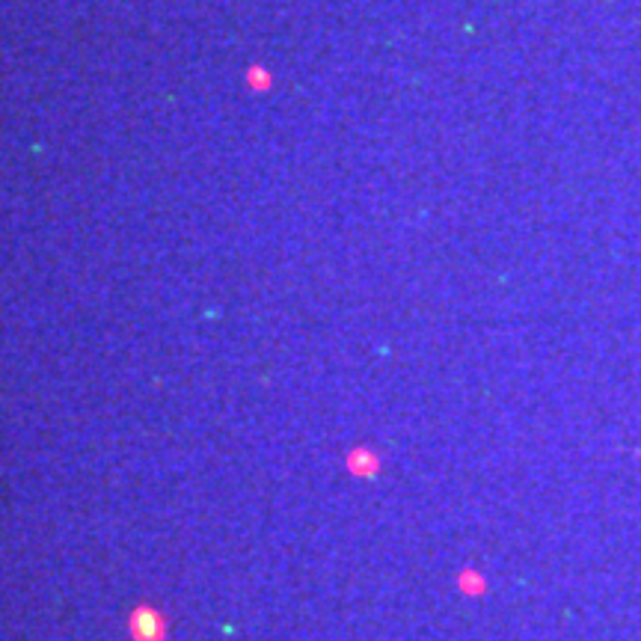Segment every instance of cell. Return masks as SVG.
Listing matches in <instances>:
<instances>
[{"label": "cell", "instance_id": "6da1fadb", "mask_svg": "<svg viewBox=\"0 0 641 641\" xmlns=\"http://www.w3.org/2000/svg\"><path fill=\"white\" fill-rule=\"evenodd\" d=\"M131 633L137 641H164V615L155 608H137L131 615Z\"/></svg>", "mask_w": 641, "mask_h": 641}, {"label": "cell", "instance_id": "7a4b0ae2", "mask_svg": "<svg viewBox=\"0 0 641 641\" xmlns=\"http://www.w3.org/2000/svg\"><path fill=\"white\" fill-rule=\"evenodd\" d=\"M351 469L356 472V475L369 478V472H374V469H377V457L371 455V451L360 448V451H356V455H351Z\"/></svg>", "mask_w": 641, "mask_h": 641}, {"label": "cell", "instance_id": "3957f363", "mask_svg": "<svg viewBox=\"0 0 641 641\" xmlns=\"http://www.w3.org/2000/svg\"><path fill=\"white\" fill-rule=\"evenodd\" d=\"M460 588L466 597H481L484 594V579L478 576V570H464L460 573Z\"/></svg>", "mask_w": 641, "mask_h": 641}]
</instances>
